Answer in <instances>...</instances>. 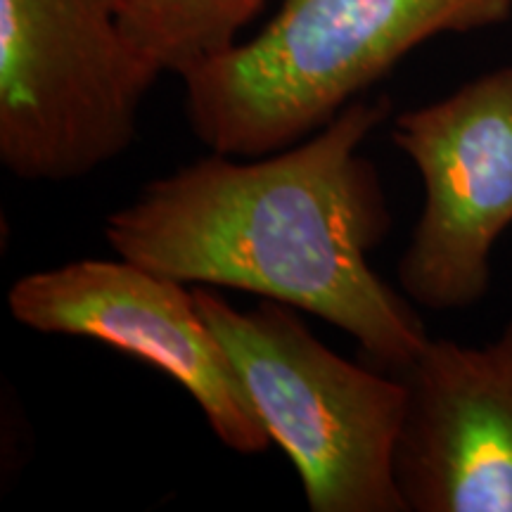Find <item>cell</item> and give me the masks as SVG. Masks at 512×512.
Masks as SVG:
<instances>
[{"mask_svg": "<svg viewBox=\"0 0 512 512\" xmlns=\"http://www.w3.org/2000/svg\"><path fill=\"white\" fill-rule=\"evenodd\" d=\"M271 0H126L121 27L159 74H188L226 53Z\"/></svg>", "mask_w": 512, "mask_h": 512, "instance_id": "ba28073f", "label": "cell"}, {"mask_svg": "<svg viewBox=\"0 0 512 512\" xmlns=\"http://www.w3.org/2000/svg\"><path fill=\"white\" fill-rule=\"evenodd\" d=\"M126 0H0V164L69 183L131 147L159 74L121 27Z\"/></svg>", "mask_w": 512, "mask_h": 512, "instance_id": "277c9868", "label": "cell"}, {"mask_svg": "<svg viewBox=\"0 0 512 512\" xmlns=\"http://www.w3.org/2000/svg\"><path fill=\"white\" fill-rule=\"evenodd\" d=\"M394 145L422 178L420 219L399 261V285L432 311L489 294L491 254L512 226V67L399 114Z\"/></svg>", "mask_w": 512, "mask_h": 512, "instance_id": "5b68a950", "label": "cell"}, {"mask_svg": "<svg viewBox=\"0 0 512 512\" xmlns=\"http://www.w3.org/2000/svg\"><path fill=\"white\" fill-rule=\"evenodd\" d=\"M399 377L406 510L512 512V318L484 347L430 337Z\"/></svg>", "mask_w": 512, "mask_h": 512, "instance_id": "52a82bcc", "label": "cell"}, {"mask_svg": "<svg viewBox=\"0 0 512 512\" xmlns=\"http://www.w3.org/2000/svg\"><path fill=\"white\" fill-rule=\"evenodd\" d=\"M8 309L24 328L95 339L169 375L230 451L256 456L273 444L195 290L181 280L121 256L79 259L22 275L8 290Z\"/></svg>", "mask_w": 512, "mask_h": 512, "instance_id": "8992f818", "label": "cell"}, {"mask_svg": "<svg viewBox=\"0 0 512 512\" xmlns=\"http://www.w3.org/2000/svg\"><path fill=\"white\" fill-rule=\"evenodd\" d=\"M512 0H280L245 43L181 76L211 152L261 157L309 138L441 34L505 24Z\"/></svg>", "mask_w": 512, "mask_h": 512, "instance_id": "7a4b0ae2", "label": "cell"}, {"mask_svg": "<svg viewBox=\"0 0 512 512\" xmlns=\"http://www.w3.org/2000/svg\"><path fill=\"white\" fill-rule=\"evenodd\" d=\"M389 112L387 95L358 98L278 152L195 159L112 211L107 245L185 285L242 290L313 313L399 375L430 335L370 266L392 211L361 145Z\"/></svg>", "mask_w": 512, "mask_h": 512, "instance_id": "6da1fadb", "label": "cell"}, {"mask_svg": "<svg viewBox=\"0 0 512 512\" xmlns=\"http://www.w3.org/2000/svg\"><path fill=\"white\" fill-rule=\"evenodd\" d=\"M195 302L313 512H408L396 482L399 375L335 354L287 304L261 299L240 311L207 285L195 287Z\"/></svg>", "mask_w": 512, "mask_h": 512, "instance_id": "3957f363", "label": "cell"}]
</instances>
